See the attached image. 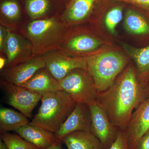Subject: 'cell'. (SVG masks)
Returning a JSON list of instances; mask_svg holds the SVG:
<instances>
[{"mask_svg":"<svg viewBox=\"0 0 149 149\" xmlns=\"http://www.w3.org/2000/svg\"><path fill=\"white\" fill-rule=\"evenodd\" d=\"M149 130V96L133 111L125 131L130 149H136L141 138Z\"/></svg>","mask_w":149,"mask_h":149,"instance_id":"10","label":"cell"},{"mask_svg":"<svg viewBox=\"0 0 149 149\" xmlns=\"http://www.w3.org/2000/svg\"><path fill=\"white\" fill-rule=\"evenodd\" d=\"M89 107L92 117L91 132L100 141L103 149H108L116 140L119 129L113 125L97 102Z\"/></svg>","mask_w":149,"mask_h":149,"instance_id":"8","label":"cell"},{"mask_svg":"<svg viewBox=\"0 0 149 149\" xmlns=\"http://www.w3.org/2000/svg\"><path fill=\"white\" fill-rule=\"evenodd\" d=\"M68 149H103L100 141L91 132L70 133L62 140Z\"/></svg>","mask_w":149,"mask_h":149,"instance_id":"17","label":"cell"},{"mask_svg":"<svg viewBox=\"0 0 149 149\" xmlns=\"http://www.w3.org/2000/svg\"><path fill=\"white\" fill-rule=\"evenodd\" d=\"M136 149H149V130L139 141Z\"/></svg>","mask_w":149,"mask_h":149,"instance_id":"28","label":"cell"},{"mask_svg":"<svg viewBox=\"0 0 149 149\" xmlns=\"http://www.w3.org/2000/svg\"><path fill=\"white\" fill-rule=\"evenodd\" d=\"M59 84L61 90L68 93L77 104L89 106L97 102L99 93L88 70H73Z\"/></svg>","mask_w":149,"mask_h":149,"instance_id":"5","label":"cell"},{"mask_svg":"<svg viewBox=\"0 0 149 149\" xmlns=\"http://www.w3.org/2000/svg\"><path fill=\"white\" fill-rule=\"evenodd\" d=\"M92 117L89 106L77 104L66 120L54 133L57 140L62 141L65 136L76 131L91 132Z\"/></svg>","mask_w":149,"mask_h":149,"instance_id":"12","label":"cell"},{"mask_svg":"<svg viewBox=\"0 0 149 149\" xmlns=\"http://www.w3.org/2000/svg\"><path fill=\"white\" fill-rule=\"evenodd\" d=\"M28 118L13 109L2 108L0 110L1 134L14 131L29 123Z\"/></svg>","mask_w":149,"mask_h":149,"instance_id":"20","label":"cell"},{"mask_svg":"<svg viewBox=\"0 0 149 149\" xmlns=\"http://www.w3.org/2000/svg\"><path fill=\"white\" fill-rule=\"evenodd\" d=\"M20 86L42 95L61 90L58 81L53 77L46 68L37 71L26 83Z\"/></svg>","mask_w":149,"mask_h":149,"instance_id":"16","label":"cell"},{"mask_svg":"<svg viewBox=\"0 0 149 149\" xmlns=\"http://www.w3.org/2000/svg\"><path fill=\"white\" fill-rule=\"evenodd\" d=\"M100 40L88 34L71 35L68 33L59 49L67 54L88 53L94 52L102 45Z\"/></svg>","mask_w":149,"mask_h":149,"instance_id":"13","label":"cell"},{"mask_svg":"<svg viewBox=\"0 0 149 149\" xmlns=\"http://www.w3.org/2000/svg\"><path fill=\"white\" fill-rule=\"evenodd\" d=\"M87 70L92 75L98 93L113 85L128 64L127 58L119 52L110 51L86 57Z\"/></svg>","mask_w":149,"mask_h":149,"instance_id":"4","label":"cell"},{"mask_svg":"<svg viewBox=\"0 0 149 149\" xmlns=\"http://www.w3.org/2000/svg\"><path fill=\"white\" fill-rule=\"evenodd\" d=\"M38 113L29 125L40 127L55 133L65 122L77 103L64 91H52L45 93Z\"/></svg>","mask_w":149,"mask_h":149,"instance_id":"3","label":"cell"},{"mask_svg":"<svg viewBox=\"0 0 149 149\" xmlns=\"http://www.w3.org/2000/svg\"><path fill=\"white\" fill-rule=\"evenodd\" d=\"M63 19L56 17L32 20L24 29L25 37L32 45L34 56H43L59 49L69 33Z\"/></svg>","mask_w":149,"mask_h":149,"instance_id":"2","label":"cell"},{"mask_svg":"<svg viewBox=\"0 0 149 149\" xmlns=\"http://www.w3.org/2000/svg\"><path fill=\"white\" fill-rule=\"evenodd\" d=\"M15 132L25 141L34 144L40 149H47L57 140L54 133L29 124Z\"/></svg>","mask_w":149,"mask_h":149,"instance_id":"14","label":"cell"},{"mask_svg":"<svg viewBox=\"0 0 149 149\" xmlns=\"http://www.w3.org/2000/svg\"><path fill=\"white\" fill-rule=\"evenodd\" d=\"M25 5L28 14L34 20L45 15L49 7L48 0H26Z\"/></svg>","mask_w":149,"mask_h":149,"instance_id":"24","label":"cell"},{"mask_svg":"<svg viewBox=\"0 0 149 149\" xmlns=\"http://www.w3.org/2000/svg\"><path fill=\"white\" fill-rule=\"evenodd\" d=\"M1 139L5 143L9 149H40L17 134L6 132L1 134Z\"/></svg>","mask_w":149,"mask_h":149,"instance_id":"23","label":"cell"},{"mask_svg":"<svg viewBox=\"0 0 149 149\" xmlns=\"http://www.w3.org/2000/svg\"><path fill=\"white\" fill-rule=\"evenodd\" d=\"M4 53L7 58L5 68L15 66L35 56L32 53V45L27 38L8 28Z\"/></svg>","mask_w":149,"mask_h":149,"instance_id":"9","label":"cell"},{"mask_svg":"<svg viewBox=\"0 0 149 149\" xmlns=\"http://www.w3.org/2000/svg\"><path fill=\"white\" fill-rule=\"evenodd\" d=\"M42 56L46 68L58 82L73 70H87L86 57L73 56L60 49L51 51Z\"/></svg>","mask_w":149,"mask_h":149,"instance_id":"6","label":"cell"},{"mask_svg":"<svg viewBox=\"0 0 149 149\" xmlns=\"http://www.w3.org/2000/svg\"><path fill=\"white\" fill-rule=\"evenodd\" d=\"M146 98V91L140 83L136 68L130 64L109 89L99 93L97 102L113 125L124 130L133 110Z\"/></svg>","mask_w":149,"mask_h":149,"instance_id":"1","label":"cell"},{"mask_svg":"<svg viewBox=\"0 0 149 149\" xmlns=\"http://www.w3.org/2000/svg\"><path fill=\"white\" fill-rule=\"evenodd\" d=\"M7 35V28L3 25L0 26V51L4 53Z\"/></svg>","mask_w":149,"mask_h":149,"instance_id":"27","label":"cell"},{"mask_svg":"<svg viewBox=\"0 0 149 149\" xmlns=\"http://www.w3.org/2000/svg\"><path fill=\"white\" fill-rule=\"evenodd\" d=\"M123 47L135 61L138 78L146 94L149 83V45L142 48L134 47L126 44H124Z\"/></svg>","mask_w":149,"mask_h":149,"instance_id":"15","label":"cell"},{"mask_svg":"<svg viewBox=\"0 0 149 149\" xmlns=\"http://www.w3.org/2000/svg\"><path fill=\"white\" fill-rule=\"evenodd\" d=\"M124 26L132 35H149V19L136 9L128 8L125 11Z\"/></svg>","mask_w":149,"mask_h":149,"instance_id":"18","label":"cell"},{"mask_svg":"<svg viewBox=\"0 0 149 149\" xmlns=\"http://www.w3.org/2000/svg\"><path fill=\"white\" fill-rule=\"evenodd\" d=\"M62 141L57 140L53 144L48 147L47 149H63L62 146Z\"/></svg>","mask_w":149,"mask_h":149,"instance_id":"29","label":"cell"},{"mask_svg":"<svg viewBox=\"0 0 149 149\" xmlns=\"http://www.w3.org/2000/svg\"><path fill=\"white\" fill-rule=\"evenodd\" d=\"M115 1L130 4L149 13V0H114Z\"/></svg>","mask_w":149,"mask_h":149,"instance_id":"26","label":"cell"},{"mask_svg":"<svg viewBox=\"0 0 149 149\" xmlns=\"http://www.w3.org/2000/svg\"><path fill=\"white\" fill-rule=\"evenodd\" d=\"M7 63V58L1 56L0 57V69L2 70L5 68Z\"/></svg>","mask_w":149,"mask_h":149,"instance_id":"30","label":"cell"},{"mask_svg":"<svg viewBox=\"0 0 149 149\" xmlns=\"http://www.w3.org/2000/svg\"><path fill=\"white\" fill-rule=\"evenodd\" d=\"M108 149H130L127 142L126 133L124 130H118L116 140Z\"/></svg>","mask_w":149,"mask_h":149,"instance_id":"25","label":"cell"},{"mask_svg":"<svg viewBox=\"0 0 149 149\" xmlns=\"http://www.w3.org/2000/svg\"><path fill=\"white\" fill-rule=\"evenodd\" d=\"M1 83L7 95L8 104L28 118H32V111L42 99V95L3 80Z\"/></svg>","mask_w":149,"mask_h":149,"instance_id":"7","label":"cell"},{"mask_svg":"<svg viewBox=\"0 0 149 149\" xmlns=\"http://www.w3.org/2000/svg\"><path fill=\"white\" fill-rule=\"evenodd\" d=\"M46 68L42 56H35L27 61L2 70V80L15 85L26 83L40 69Z\"/></svg>","mask_w":149,"mask_h":149,"instance_id":"11","label":"cell"},{"mask_svg":"<svg viewBox=\"0 0 149 149\" xmlns=\"http://www.w3.org/2000/svg\"><path fill=\"white\" fill-rule=\"evenodd\" d=\"M0 149H9L5 143L1 139L0 140Z\"/></svg>","mask_w":149,"mask_h":149,"instance_id":"31","label":"cell"},{"mask_svg":"<svg viewBox=\"0 0 149 149\" xmlns=\"http://www.w3.org/2000/svg\"><path fill=\"white\" fill-rule=\"evenodd\" d=\"M1 13L4 20L2 25L6 27L8 24H15L20 17L21 12L18 3L14 0H6L1 3Z\"/></svg>","mask_w":149,"mask_h":149,"instance_id":"21","label":"cell"},{"mask_svg":"<svg viewBox=\"0 0 149 149\" xmlns=\"http://www.w3.org/2000/svg\"><path fill=\"white\" fill-rule=\"evenodd\" d=\"M146 94L147 96V97L149 96V83L148 85L146 90Z\"/></svg>","mask_w":149,"mask_h":149,"instance_id":"32","label":"cell"},{"mask_svg":"<svg viewBox=\"0 0 149 149\" xmlns=\"http://www.w3.org/2000/svg\"><path fill=\"white\" fill-rule=\"evenodd\" d=\"M123 17V8L120 4L115 5L107 11L104 21L107 29L111 34H115L116 28L122 20Z\"/></svg>","mask_w":149,"mask_h":149,"instance_id":"22","label":"cell"},{"mask_svg":"<svg viewBox=\"0 0 149 149\" xmlns=\"http://www.w3.org/2000/svg\"><path fill=\"white\" fill-rule=\"evenodd\" d=\"M96 0H72L62 19L68 26L85 20L93 9Z\"/></svg>","mask_w":149,"mask_h":149,"instance_id":"19","label":"cell"}]
</instances>
